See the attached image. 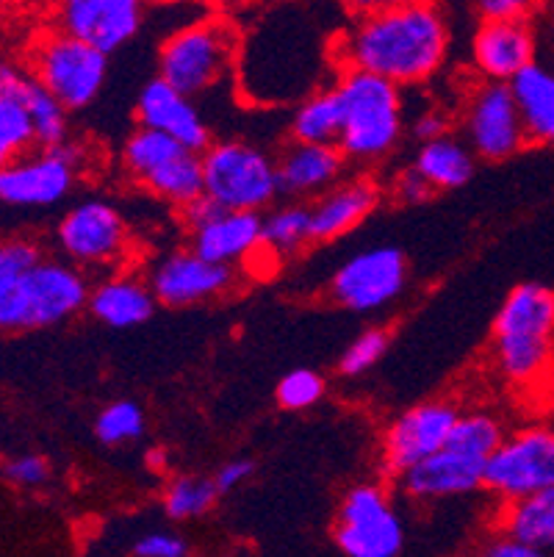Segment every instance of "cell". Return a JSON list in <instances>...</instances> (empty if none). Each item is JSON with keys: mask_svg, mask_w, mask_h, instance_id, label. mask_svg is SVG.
<instances>
[{"mask_svg": "<svg viewBox=\"0 0 554 557\" xmlns=\"http://www.w3.org/2000/svg\"><path fill=\"white\" fill-rule=\"evenodd\" d=\"M122 166L136 184L177 211L202 195L200 153L183 148L177 139L147 125H139L125 139Z\"/></svg>", "mask_w": 554, "mask_h": 557, "instance_id": "8", "label": "cell"}, {"mask_svg": "<svg viewBox=\"0 0 554 557\" xmlns=\"http://www.w3.org/2000/svg\"><path fill=\"white\" fill-rule=\"evenodd\" d=\"M39 258H45L39 242L23 239V236L3 239L0 242V275L3 277L25 275V272H28Z\"/></svg>", "mask_w": 554, "mask_h": 557, "instance_id": "38", "label": "cell"}, {"mask_svg": "<svg viewBox=\"0 0 554 557\" xmlns=\"http://www.w3.org/2000/svg\"><path fill=\"white\" fill-rule=\"evenodd\" d=\"M491 356L513 388L543 383L554 363V288L541 283L513 288L494 319Z\"/></svg>", "mask_w": 554, "mask_h": 557, "instance_id": "2", "label": "cell"}, {"mask_svg": "<svg viewBox=\"0 0 554 557\" xmlns=\"http://www.w3.org/2000/svg\"><path fill=\"white\" fill-rule=\"evenodd\" d=\"M0 480L23 491L42 488L50 480V463L42 455H17V458H9L0 463Z\"/></svg>", "mask_w": 554, "mask_h": 557, "instance_id": "37", "label": "cell"}, {"mask_svg": "<svg viewBox=\"0 0 554 557\" xmlns=\"http://www.w3.org/2000/svg\"><path fill=\"white\" fill-rule=\"evenodd\" d=\"M482 480H485V460L444 444L439 453L408 469L399 483L410 499L435 503V499L475 494L482 488Z\"/></svg>", "mask_w": 554, "mask_h": 557, "instance_id": "21", "label": "cell"}, {"mask_svg": "<svg viewBox=\"0 0 554 557\" xmlns=\"http://www.w3.org/2000/svg\"><path fill=\"white\" fill-rule=\"evenodd\" d=\"M433 191H435L433 186L427 184L424 175H421L416 166H408V170L399 172V175L394 178V184H391V195L403 202V206H416V202H424L427 197L433 195Z\"/></svg>", "mask_w": 554, "mask_h": 557, "instance_id": "41", "label": "cell"}, {"mask_svg": "<svg viewBox=\"0 0 554 557\" xmlns=\"http://www.w3.org/2000/svg\"><path fill=\"white\" fill-rule=\"evenodd\" d=\"M89 281L67 258H39L25 275H0V333L42 331L86 308Z\"/></svg>", "mask_w": 554, "mask_h": 557, "instance_id": "4", "label": "cell"}, {"mask_svg": "<svg viewBox=\"0 0 554 557\" xmlns=\"http://www.w3.org/2000/svg\"><path fill=\"white\" fill-rule=\"evenodd\" d=\"M202 195L233 211H267L278 195V161L244 139L211 141L200 153Z\"/></svg>", "mask_w": 554, "mask_h": 557, "instance_id": "6", "label": "cell"}, {"mask_svg": "<svg viewBox=\"0 0 554 557\" xmlns=\"http://www.w3.org/2000/svg\"><path fill=\"white\" fill-rule=\"evenodd\" d=\"M253 472H256V463L250 458H233L222 466L220 472L213 474V485H217L220 494H231L238 485L247 483L253 478Z\"/></svg>", "mask_w": 554, "mask_h": 557, "instance_id": "42", "label": "cell"}, {"mask_svg": "<svg viewBox=\"0 0 554 557\" xmlns=\"http://www.w3.org/2000/svg\"><path fill=\"white\" fill-rule=\"evenodd\" d=\"M156 306L159 300L152 295L150 283L141 281L134 272H122V267L106 275L98 286H91L89 300H86L91 317L114 331L145 325Z\"/></svg>", "mask_w": 554, "mask_h": 557, "instance_id": "24", "label": "cell"}, {"mask_svg": "<svg viewBox=\"0 0 554 557\" xmlns=\"http://www.w3.org/2000/svg\"><path fill=\"white\" fill-rule=\"evenodd\" d=\"M56 245L81 270H120L128 261L131 231L109 200H84L61 216Z\"/></svg>", "mask_w": 554, "mask_h": 557, "instance_id": "12", "label": "cell"}, {"mask_svg": "<svg viewBox=\"0 0 554 557\" xmlns=\"http://www.w3.org/2000/svg\"><path fill=\"white\" fill-rule=\"evenodd\" d=\"M464 139L477 159L505 161L527 148L521 114L507 81H480L464 98Z\"/></svg>", "mask_w": 554, "mask_h": 557, "instance_id": "13", "label": "cell"}, {"mask_svg": "<svg viewBox=\"0 0 554 557\" xmlns=\"http://www.w3.org/2000/svg\"><path fill=\"white\" fill-rule=\"evenodd\" d=\"M183 227L189 233V247L217 263L250 261L261 250V214L258 211L222 209L220 202L200 195L181 209Z\"/></svg>", "mask_w": 554, "mask_h": 557, "instance_id": "14", "label": "cell"}, {"mask_svg": "<svg viewBox=\"0 0 554 557\" xmlns=\"http://www.w3.org/2000/svg\"><path fill=\"white\" fill-rule=\"evenodd\" d=\"M538 34L532 20H482L471 37V62L482 78L510 81L535 62Z\"/></svg>", "mask_w": 554, "mask_h": 557, "instance_id": "20", "label": "cell"}, {"mask_svg": "<svg viewBox=\"0 0 554 557\" xmlns=\"http://www.w3.org/2000/svg\"><path fill=\"white\" fill-rule=\"evenodd\" d=\"M342 98L338 89L328 86V89H313L311 95H305L299 100L297 111L292 116L288 134L297 141H322V145H335L338 134H342Z\"/></svg>", "mask_w": 554, "mask_h": 557, "instance_id": "28", "label": "cell"}, {"mask_svg": "<svg viewBox=\"0 0 554 557\" xmlns=\"http://www.w3.org/2000/svg\"><path fill=\"white\" fill-rule=\"evenodd\" d=\"M554 485V428L521 424L507 430L485 463L482 488L500 503Z\"/></svg>", "mask_w": 554, "mask_h": 557, "instance_id": "9", "label": "cell"}, {"mask_svg": "<svg viewBox=\"0 0 554 557\" xmlns=\"http://www.w3.org/2000/svg\"><path fill=\"white\" fill-rule=\"evenodd\" d=\"M236 270L202 258L192 247L167 252L147 275L152 295L167 308H186L217 300L236 286Z\"/></svg>", "mask_w": 554, "mask_h": 557, "instance_id": "18", "label": "cell"}, {"mask_svg": "<svg viewBox=\"0 0 554 557\" xmlns=\"http://www.w3.org/2000/svg\"><path fill=\"white\" fill-rule=\"evenodd\" d=\"M491 530L513 535L538 557L554 555V485L510 503H500Z\"/></svg>", "mask_w": 554, "mask_h": 557, "instance_id": "26", "label": "cell"}, {"mask_svg": "<svg viewBox=\"0 0 554 557\" xmlns=\"http://www.w3.org/2000/svg\"><path fill=\"white\" fill-rule=\"evenodd\" d=\"M333 541L347 557H396L405 527L391 494L378 483H360L344 494L333 524Z\"/></svg>", "mask_w": 554, "mask_h": 557, "instance_id": "10", "label": "cell"}, {"mask_svg": "<svg viewBox=\"0 0 554 557\" xmlns=\"http://www.w3.org/2000/svg\"><path fill=\"white\" fill-rule=\"evenodd\" d=\"M482 552L491 557H538L530 546L521 544V541L513 539V535L500 533V530H491Z\"/></svg>", "mask_w": 554, "mask_h": 557, "instance_id": "44", "label": "cell"}, {"mask_svg": "<svg viewBox=\"0 0 554 557\" xmlns=\"http://www.w3.org/2000/svg\"><path fill=\"white\" fill-rule=\"evenodd\" d=\"M460 408L452 399H430V403L414 405L389 422L380 442V466L389 478H403L408 469L439 453L455 428Z\"/></svg>", "mask_w": 554, "mask_h": 557, "instance_id": "16", "label": "cell"}, {"mask_svg": "<svg viewBox=\"0 0 554 557\" xmlns=\"http://www.w3.org/2000/svg\"><path fill=\"white\" fill-rule=\"evenodd\" d=\"M324 377L313 369H294L278 383V405L286 410H308L324 397Z\"/></svg>", "mask_w": 554, "mask_h": 557, "instance_id": "35", "label": "cell"}, {"mask_svg": "<svg viewBox=\"0 0 554 557\" xmlns=\"http://www.w3.org/2000/svg\"><path fill=\"white\" fill-rule=\"evenodd\" d=\"M217 485L213 478H200V474H183L175 478L164 491V513L172 521H192L202 519L217 503Z\"/></svg>", "mask_w": 554, "mask_h": 557, "instance_id": "33", "label": "cell"}, {"mask_svg": "<svg viewBox=\"0 0 554 557\" xmlns=\"http://www.w3.org/2000/svg\"><path fill=\"white\" fill-rule=\"evenodd\" d=\"M335 89L344 109L342 134L335 145L344 159L366 166L394 153L405 131L403 86L364 70H342Z\"/></svg>", "mask_w": 554, "mask_h": 557, "instance_id": "3", "label": "cell"}, {"mask_svg": "<svg viewBox=\"0 0 554 557\" xmlns=\"http://www.w3.org/2000/svg\"><path fill=\"white\" fill-rule=\"evenodd\" d=\"M408 283V258L396 247H372L335 270L330 297L355 313H372L391 306Z\"/></svg>", "mask_w": 554, "mask_h": 557, "instance_id": "15", "label": "cell"}, {"mask_svg": "<svg viewBox=\"0 0 554 557\" xmlns=\"http://www.w3.org/2000/svg\"><path fill=\"white\" fill-rule=\"evenodd\" d=\"M34 148H39V145L37 134H34V123H30V114L25 109L23 92L0 98V166L23 159Z\"/></svg>", "mask_w": 554, "mask_h": 557, "instance_id": "32", "label": "cell"}, {"mask_svg": "<svg viewBox=\"0 0 554 557\" xmlns=\"http://www.w3.org/2000/svg\"><path fill=\"white\" fill-rule=\"evenodd\" d=\"M507 84L521 114L527 145L554 148V70L535 59Z\"/></svg>", "mask_w": 554, "mask_h": 557, "instance_id": "25", "label": "cell"}, {"mask_svg": "<svg viewBox=\"0 0 554 557\" xmlns=\"http://www.w3.org/2000/svg\"><path fill=\"white\" fill-rule=\"evenodd\" d=\"M311 245V206L288 202L261 216V250L269 256H292Z\"/></svg>", "mask_w": 554, "mask_h": 557, "instance_id": "29", "label": "cell"}, {"mask_svg": "<svg viewBox=\"0 0 554 557\" xmlns=\"http://www.w3.org/2000/svg\"><path fill=\"white\" fill-rule=\"evenodd\" d=\"M543 0H471L480 20H532Z\"/></svg>", "mask_w": 554, "mask_h": 557, "instance_id": "39", "label": "cell"}, {"mask_svg": "<svg viewBox=\"0 0 554 557\" xmlns=\"http://www.w3.org/2000/svg\"><path fill=\"white\" fill-rule=\"evenodd\" d=\"M86 153L75 141L34 148L23 159L0 166V202L14 209H48L75 189Z\"/></svg>", "mask_w": 554, "mask_h": 557, "instance_id": "11", "label": "cell"}, {"mask_svg": "<svg viewBox=\"0 0 554 557\" xmlns=\"http://www.w3.org/2000/svg\"><path fill=\"white\" fill-rule=\"evenodd\" d=\"M380 206V186L372 178L338 181L311 206V245H324L353 233Z\"/></svg>", "mask_w": 554, "mask_h": 557, "instance_id": "23", "label": "cell"}, {"mask_svg": "<svg viewBox=\"0 0 554 557\" xmlns=\"http://www.w3.org/2000/svg\"><path fill=\"white\" fill-rule=\"evenodd\" d=\"M134 555L136 557H183V555H189V544H186V539H181L177 533H170V530H152V533H145L141 539H136Z\"/></svg>", "mask_w": 554, "mask_h": 557, "instance_id": "40", "label": "cell"}, {"mask_svg": "<svg viewBox=\"0 0 554 557\" xmlns=\"http://www.w3.org/2000/svg\"><path fill=\"white\" fill-rule=\"evenodd\" d=\"M278 184L281 195L303 200V197H319L344 178L349 161L338 150V145H322V141H297L292 139L278 156Z\"/></svg>", "mask_w": 554, "mask_h": 557, "instance_id": "22", "label": "cell"}, {"mask_svg": "<svg viewBox=\"0 0 554 557\" xmlns=\"http://www.w3.org/2000/svg\"><path fill=\"white\" fill-rule=\"evenodd\" d=\"M192 3H197L202 9H211V12H231V9L247 3V0H192Z\"/></svg>", "mask_w": 554, "mask_h": 557, "instance_id": "47", "label": "cell"}, {"mask_svg": "<svg viewBox=\"0 0 554 557\" xmlns=\"http://www.w3.org/2000/svg\"><path fill=\"white\" fill-rule=\"evenodd\" d=\"M28 73L70 111L91 106L109 78V53L64 32H48L28 50Z\"/></svg>", "mask_w": 554, "mask_h": 557, "instance_id": "7", "label": "cell"}, {"mask_svg": "<svg viewBox=\"0 0 554 557\" xmlns=\"http://www.w3.org/2000/svg\"><path fill=\"white\" fill-rule=\"evenodd\" d=\"M549 55H552V62H549V67L554 70V45H552V50H549Z\"/></svg>", "mask_w": 554, "mask_h": 557, "instance_id": "48", "label": "cell"}, {"mask_svg": "<svg viewBox=\"0 0 554 557\" xmlns=\"http://www.w3.org/2000/svg\"><path fill=\"white\" fill-rule=\"evenodd\" d=\"M414 166L424 175V181L435 191H450L469 184L477 164L475 150L466 145V139H460L455 134H444L435 136V139L421 141Z\"/></svg>", "mask_w": 554, "mask_h": 557, "instance_id": "27", "label": "cell"}, {"mask_svg": "<svg viewBox=\"0 0 554 557\" xmlns=\"http://www.w3.org/2000/svg\"><path fill=\"white\" fill-rule=\"evenodd\" d=\"M136 123L172 136L195 153H202L211 145V128L195 98L167 84L164 78H152L141 86L136 100Z\"/></svg>", "mask_w": 554, "mask_h": 557, "instance_id": "19", "label": "cell"}, {"mask_svg": "<svg viewBox=\"0 0 554 557\" xmlns=\"http://www.w3.org/2000/svg\"><path fill=\"white\" fill-rule=\"evenodd\" d=\"M450 53V25L433 0L355 17L333 45L342 70H364L396 86H419L433 78Z\"/></svg>", "mask_w": 554, "mask_h": 557, "instance_id": "1", "label": "cell"}, {"mask_svg": "<svg viewBox=\"0 0 554 557\" xmlns=\"http://www.w3.org/2000/svg\"><path fill=\"white\" fill-rule=\"evenodd\" d=\"M150 3H172V0H150Z\"/></svg>", "mask_w": 554, "mask_h": 557, "instance_id": "49", "label": "cell"}, {"mask_svg": "<svg viewBox=\"0 0 554 557\" xmlns=\"http://www.w3.org/2000/svg\"><path fill=\"white\" fill-rule=\"evenodd\" d=\"M145 433V410L134 399H116L106 405L95 419V435L106 447H122Z\"/></svg>", "mask_w": 554, "mask_h": 557, "instance_id": "34", "label": "cell"}, {"mask_svg": "<svg viewBox=\"0 0 554 557\" xmlns=\"http://www.w3.org/2000/svg\"><path fill=\"white\" fill-rule=\"evenodd\" d=\"M238 59V28L225 12L183 25L161 42L159 78L189 98L213 92L233 78Z\"/></svg>", "mask_w": 554, "mask_h": 557, "instance_id": "5", "label": "cell"}, {"mask_svg": "<svg viewBox=\"0 0 554 557\" xmlns=\"http://www.w3.org/2000/svg\"><path fill=\"white\" fill-rule=\"evenodd\" d=\"M444 134H450V114H444V111L435 109V106H430V109H424L421 114L414 116V136L419 141L435 139V136Z\"/></svg>", "mask_w": 554, "mask_h": 557, "instance_id": "43", "label": "cell"}, {"mask_svg": "<svg viewBox=\"0 0 554 557\" xmlns=\"http://www.w3.org/2000/svg\"><path fill=\"white\" fill-rule=\"evenodd\" d=\"M23 100L30 114V123H34L39 148H53V145L70 139V109L30 75L25 81Z\"/></svg>", "mask_w": 554, "mask_h": 557, "instance_id": "30", "label": "cell"}, {"mask_svg": "<svg viewBox=\"0 0 554 557\" xmlns=\"http://www.w3.org/2000/svg\"><path fill=\"white\" fill-rule=\"evenodd\" d=\"M145 7L147 0H56L53 25L111 55L141 32Z\"/></svg>", "mask_w": 554, "mask_h": 557, "instance_id": "17", "label": "cell"}, {"mask_svg": "<svg viewBox=\"0 0 554 557\" xmlns=\"http://www.w3.org/2000/svg\"><path fill=\"white\" fill-rule=\"evenodd\" d=\"M28 75L30 73H25L17 62H12V59H7V55H0V98L23 92Z\"/></svg>", "mask_w": 554, "mask_h": 557, "instance_id": "45", "label": "cell"}, {"mask_svg": "<svg viewBox=\"0 0 554 557\" xmlns=\"http://www.w3.org/2000/svg\"><path fill=\"white\" fill-rule=\"evenodd\" d=\"M344 9H347L353 17H364V14L385 12V9L405 7V3H414V0H338Z\"/></svg>", "mask_w": 554, "mask_h": 557, "instance_id": "46", "label": "cell"}, {"mask_svg": "<svg viewBox=\"0 0 554 557\" xmlns=\"http://www.w3.org/2000/svg\"><path fill=\"white\" fill-rule=\"evenodd\" d=\"M507 428L496 413L491 410H469L455 419V428L450 433V447L464 449V453L475 455V458L485 460L494 455V449L500 447V442L505 438Z\"/></svg>", "mask_w": 554, "mask_h": 557, "instance_id": "31", "label": "cell"}, {"mask_svg": "<svg viewBox=\"0 0 554 557\" xmlns=\"http://www.w3.org/2000/svg\"><path fill=\"white\" fill-rule=\"evenodd\" d=\"M389 331L383 327H366L358 338L347 347V352L338 361V372L344 377H358V374H366L380 358L385 356V349H389Z\"/></svg>", "mask_w": 554, "mask_h": 557, "instance_id": "36", "label": "cell"}]
</instances>
